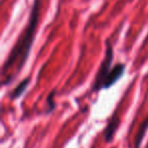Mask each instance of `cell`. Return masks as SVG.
I'll return each instance as SVG.
<instances>
[{
    "instance_id": "3957f363",
    "label": "cell",
    "mask_w": 148,
    "mask_h": 148,
    "mask_svg": "<svg viewBox=\"0 0 148 148\" xmlns=\"http://www.w3.org/2000/svg\"><path fill=\"white\" fill-rule=\"evenodd\" d=\"M125 70H126V65L124 63H117L116 65H114L113 68H112L111 73H110V75L108 76L107 80L105 82L103 89H109L110 87L115 85L123 77L124 73H125Z\"/></svg>"
},
{
    "instance_id": "6da1fadb",
    "label": "cell",
    "mask_w": 148,
    "mask_h": 148,
    "mask_svg": "<svg viewBox=\"0 0 148 148\" xmlns=\"http://www.w3.org/2000/svg\"><path fill=\"white\" fill-rule=\"evenodd\" d=\"M40 7H41V0H35L27 25L23 29V33L19 35L18 39L15 42L14 46L3 64L1 71L3 86L11 84V82L21 73L25 64L27 63L37 33L40 17Z\"/></svg>"
},
{
    "instance_id": "52a82bcc",
    "label": "cell",
    "mask_w": 148,
    "mask_h": 148,
    "mask_svg": "<svg viewBox=\"0 0 148 148\" xmlns=\"http://www.w3.org/2000/svg\"><path fill=\"white\" fill-rule=\"evenodd\" d=\"M54 95H55V90H52L51 92H50L48 99H47V103H48V111H47V113H52V112L55 110L56 103H55V101H53Z\"/></svg>"
},
{
    "instance_id": "277c9868",
    "label": "cell",
    "mask_w": 148,
    "mask_h": 148,
    "mask_svg": "<svg viewBox=\"0 0 148 148\" xmlns=\"http://www.w3.org/2000/svg\"><path fill=\"white\" fill-rule=\"evenodd\" d=\"M120 122H121L120 117L117 115V114H115V115L112 117L111 121L109 122L107 128L105 129V132H103V134H105L106 143H111V142L113 141L114 137H115V135H116V132H117V130L119 129Z\"/></svg>"
},
{
    "instance_id": "7a4b0ae2",
    "label": "cell",
    "mask_w": 148,
    "mask_h": 148,
    "mask_svg": "<svg viewBox=\"0 0 148 148\" xmlns=\"http://www.w3.org/2000/svg\"><path fill=\"white\" fill-rule=\"evenodd\" d=\"M114 60V48L111 42L108 40L106 42V53L105 57H103V61H101V65L99 67L97 74H95V80L92 83V87H91V91L93 92H99L101 89H103L105 86V82L107 80L108 76L110 75L112 71V64H113Z\"/></svg>"
},
{
    "instance_id": "8992f818",
    "label": "cell",
    "mask_w": 148,
    "mask_h": 148,
    "mask_svg": "<svg viewBox=\"0 0 148 148\" xmlns=\"http://www.w3.org/2000/svg\"><path fill=\"white\" fill-rule=\"evenodd\" d=\"M29 81H31L29 77H27V78L23 79V80L16 85V87L11 91L10 95H9L10 99H18V97H21V95L25 93V91L27 90V86H29Z\"/></svg>"
},
{
    "instance_id": "5b68a950",
    "label": "cell",
    "mask_w": 148,
    "mask_h": 148,
    "mask_svg": "<svg viewBox=\"0 0 148 148\" xmlns=\"http://www.w3.org/2000/svg\"><path fill=\"white\" fill-rule=\"evenodd\" d=\"M147 130H148V115L146 116V118L142 121V123L139 126V129H138L137 134H136V137H135V141H134V148H141L142 142H143V139L145 137V134Z\"/></svg>"
}]
</instances>
